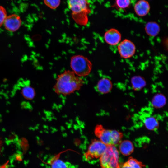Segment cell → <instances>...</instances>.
<instances>
[{
  "label": "cell",
  "mask_w": 168,
  "mask_h": 168,
  "mask_svg": "<svg viewBox=\"0 0 168 168\" xmlns=\"http://www.w3.org/2000/svg\"><path fill=\"white\" fill-rule=\"evenodd\" d=\"M84 82L81 77L76 75L72 71L65 70L58 76L54 91L58 95H69L80 90Z\"/></svg>",
  "instance_id": "cell-1"
},
{
  "label": "cell",
  "mask_w": 168,
  "mask_h": 168,
  "mask_svg": "<svg viewBox=\"0 0 168 168\" xmlns=\"http://www.w3.org/2000/svg\"><path fill=\"white\" fill-rule=\"evenodd\" d=\"M72 18L78 25L85 26L88 21V15L91 12L90 3L87 0H68Z\"/></svg>",
  "instance_id": "cell-2"
},
{
  "label": "cell",
  "mask_w": 168,
  "mask_h": 168,
  "mask_svg": "<svg viewBox=\"0 0 168 168\" xmlns=\"http://www.w3.org/2000/svg\"><path fill=\"white\" fill-rule=\"evenodd\" d=\"M70 65L72 71L76 75L81 77L88 75L92 68L91 61L81 55L72 56L71 58Z\"/></svg>",
  "instance_id": "cell-3"
},
{
  "label": "cell",
  "mask_w": 168,
  "mask_h": 168,
  "mask_svg": "<svg viewBox=\"0 0 168 168\" xmlns=\"http://www.w3.org/2000/svg\"><path fill=\"white\" fill-rule=\"evenodd\" d=\"M119 152L115 146H109L99 158L101 168H120Z\"/></svg>",
  "instance_id": "cell-4"
},
{
  "label": "cell",
  "mask_w": 168,
  "mask_h": 168,
  "mask_svg": "<svg viewBox=\"0 0 168 168\" xmlns=\"http://www.w3.org/2000/svg\"><path fill=\"white\" fill-rule=\"evenodd\" d=\"M107 146L99 140H92L84 154L86 161L100 158L106 151Z\"/></svg>",
  "instance_id": "cell-5"
},
{
  "label": "cell",
  "mask_w": 168,
  "mask_h": 168,
  "mask_svg": "<svg viewBox=\"0 0 168 168\" xmlns=\"http://www.w3.org/2000/svg\"><path fill=\"white\" fill-rule=\"evenodd\" d=\"M118 51L120 56L125 59L129 58L135 54L136 47L131 40L125 39L118 45Z\"/></svg>",
  "instance_id": "cell-6"
},
{
  "label": "cell",
  "mask_w": 168,
  "mask_h": 168,
  "mask_svg": "<svg viewBox=\"0 0 168 168\" xmlns=\"http://www.w3.org/2000/svg\"><path fill=\"white\" fill-rule=\"evenodd\" d=\"M94 132L99 140L106 145L114 146L112 130L105 129L101 125H97L95 128Z\"/></svg>",
  "instance_id": "cell-7"
},
{
  "label": "cell",
  "mask_w": 168,
  "mask_h": 168,
  "mask_svg": "<svg viewBox=\"0 0 168 168\" xmlns=\"http://www.w3.org/2000/svg\"><path fill=\"white\" fill-rule=\"evenodd\" d=\"M21 22L20 17L14 14L7 16L3 24L6 30L10 32H15L20 28Z\"/></svg>",
  "instance_id": "cell-8"
},
{
  "label": "cell",
  "mask_w": 168,
  "mask_h": 168,
  "mask_svg": "<svg viewBox=\"0 0 168 168\" xmlns=\"http://www.w3.org/2000/svg\"><path fill=\"white\" fill-rule=\"evenodd\" d=\"M104 39L106 43L111 46L118 45L121 41V35L117 29L110 28L105 33Z\"/></svg>",
  "instance_id": "cell-9"
},
{
  "label": "cell",
  "mask_w": 168,
  "mask_h": 168,
  "mask_svg": "<svg viewBox=\"0 0 168 168\" xmlns=\"http://www.w3.org/2000/svg\"><path fill=\"white\" fill-rule=\"evenodd\" d=\"M134 9L135 12L138 16H143L149 13L150 10V6L147 1L140 0L135 5Z\"/></svg>",
  "instance_id": "cell-10"
},
{
  "label": "cell",
  "mask_w": 168,
  "mask_h": 168,
  "mask_svg": "<svg viewBox=\"0 0 168 168\" xmlns=\"http://www.w3.org/2000/svg\"><path fill=\"white\" fill-rule=\"evenodd\" d=\"M112 87L111 80L108 78L103 77L100 79L96 85V89L100 93L105 94L109 93Z\"/></svg>",
  "instance_id": "cell-11"
},
{
  "label": "cell",
  "mask_w": 168,
  "mask_h": 168,
  "mask_svg": "<svg viewBox=\"0 0 168 168\" xmlns=\"http://www.w3.org/2000/svg\"><path fill=\"white\" fill-rule=\"evenodd\" d=\"M146 34L149 36L154 37L157 36L159 33L160 28L157 23L154 21H150L146 25L145 27Z\"/></svg>",
  "instance_id": "cell-12"
},
{
  "label": "cell",
  "mask_w": 168,
  "mask_h": 168,
  "mask_svg": "<svg viewBox=\"0 0 168 168\" xmlns=\"http://www.w3.org/2000/svg\"><path fill=\"white\" fill-rule=\"evenodd\" d=\"M119 144L120 151L124 156H129L134 151L133 144L129 140H125L121 141Z\"/></svg>",
  "instance_id": "cell-13"
},
{
  "label": "cell",
  "mask_w": 168,
  "mask_h": 168,
  "mask_svg": "<svg viewBox=\"0 0 168 168\" xmlns=\"http://www.w3.org/2000/svg\"><path fill=\"white\" fill-rule=\"evenodd\" d=\"M131 84L133 88L135 90H139L146 85V82L144 79L141 76H133L131 79Z\"/></svg>",
  "instance_id": "cell-14"
},
{
  "label": "cell",
  "mask_w": 168,
  "mask_h": 168,
  "mask_svg": "<svg viewBox=\"0 0 168 168\" xmlns=\"http://www.w3.org/2000/svg\"><path fill=\"white\" fill-rule=\"evenodd\" d=\"M145 166L143 163L132 157H129L120 168H143Z\"/></svg>",
  "instance_id": "cell-15"
},
{
  "label": "cell",
  "mask_w": 168,
  "mask_h": 168,
  "mask_svg": "<svg viewBox=\"0 0 168 168\" xmlns=\"http://www.w3.org/2000/svg\"><path fill=\"white\" fill-rule=\"evenodd\" d=\"M143 122L146 128L150 130H155L158 128L159 126L158 121L156 118L152 116L145 118Z\"/></svg>",
  "instance_id": "cell-16"
},
{
  "label": "cell",
  "mask_w": 168,
  "mask_h": 168,
  "mask_svg": "<svg viewBox=\"0 0 168 168\" xmlns=\"http://www.w3.org/2000/svg\"><path fill=\"white\" fill-rule=\"evenodd\" d=\"M166 99L163 94L159 93L153 97L152 104L153 106L156 108H160L165 105Z\"/></svg>",
  "instance_id": "cell-17"
},
{
  "label": "cell",
  "mask_w": 168,
  "mask_h": 168,
  "mask_svg": "<svg viewBox=\"0 0 168 168\" xmlns=\"http://www.w3.org/2000/svg\"><path fill=\"white\" fill-rule=\"evenodd\" d=\"M49 164L51 168H67L65 163L59 159L58 156H55L51 159Z\"/></svg>",
  "instance_id": "cell-18"
},
{
  "label": "cell",
  "mask_w": 168,
  "mask_h": 168,
  "mask_svg": "<svg viewBox=\"0 0 168 168\" xmlns=\"http://www.w3.org/2000/svg\"><path fill=\"white\" fill-rule=\"evenodd\" d=\"M22 93L25 97L29 99H33L35 96L34 89L29 86L24 87L22 89Z\"/></svg>",
  "instance_id": "cell-19"
},
{
  "label": "cell",
  "mask_w": 168,
  "mask_h": 168,
  "mask_svg": "<svg viewBox=\"0 0 168 168\" xmlns=\"http://www.w3.org/2000/svg\"><path fill=\"white\" fill-rule=\"evenodd\" d=\"M45 4L49 8L55 9L59 5L60 0H44Z\"/></svg>",
  "instance_id": "cell-20"
},
{
  "label": "cell",
  "mask_w": 168,
  "mask_h": 168,
  "mask_svg": "<svg viewBox=\"0 0 168 168\" xmlns=\"http://www.w3.org/2000/svg\"><path fill=\"white\" fill-rule=\"evenodd\" d=\"M130 2V0H116V6L120 9H125L128 7Z\"/></svg>",
  "instance_id": "cell-21"
},
{
  "label": "cell",
  "mask_w": 168,
  "mask_h": 168,
  "mask_svg": "<svg viewBox=\"0 0 168 168\" xmlns=\"http://www.w3.org/2000/svg\"><path fill=\"white\" fill-rule=\"evenodd\" d=\"M7 16L6 9L2 6H0V27L3 24Z\"/></svg>",
  "instance_id": "cell-22"
},
{
  "label": "cell",
  "mask_w": 168,
  "mask_h": 168,
  "mask_svg": "<svg viewBox=\"0 0 168 168\" xmlns=\"http://www.w3.org/2000/svg\"><path fill=\"white\" fill-rule=\"evenodd\" d=\"M1 141H0V147L1 146Z\"/></svg>",
  "instance_id": "cell-23"
}]
</instances>
